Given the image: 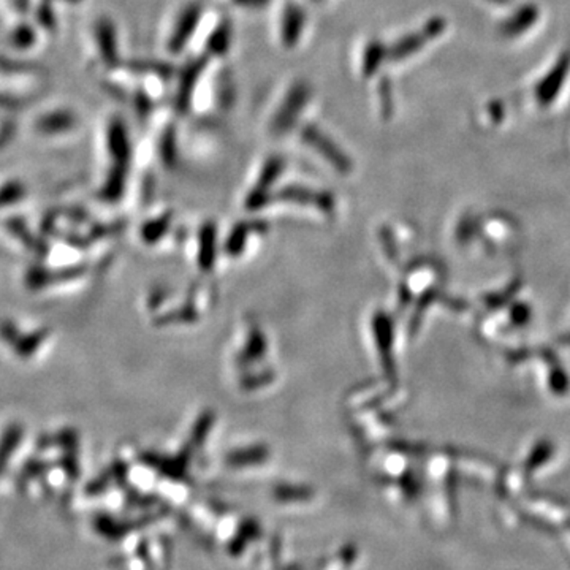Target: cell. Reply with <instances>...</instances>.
<instances>
[{"label": "cell", "instance_id": "10", "mask_svg": "<svg viewBox=\"0 0 570 570\" xmlns=\"http://www.w3.org/2000/svg\"><path fill=\"white\" fill-rule=\"evenodd\" d=\"M235 2L243 7H261L263 4H267L268 0H235Z\"/></svg>", "mask_w": 570, "mask_h": 570}, {"label": "cell", "instance_id": "9", "mask_svg": "<svg viewBox=\"0 0 570 570\" xmlns=\"http://www.w3.org/2000/svg\"><path fill=\"white\" fill-rule=\"evenodd\" d=\"M231 29L229 22H222L214 34L211 36L210 42H208V50L214 52L217 56L224 54L225 51L229 50L230 46Z\"/></svg>", "mask_w": 570, "mask_h": 570}, {"label": "cell", "instance_id": "3", "mask_svg": "<svg viewBox=\"0 0 570 570\" xmlns=\"http://www.w3.org/2000/svg\"><path fill=\"white\" fill-rule=\"evenodd\" d=\"M200 16H202V8H200L198 4L189 5V7L182 12L180 21L176 24L173 36H172V40H170V50L173 51V52H178L184 44H188L189 38L194 34V30L197 29V24H198Z\"/></svg>", "mask_w": 570, "mask_h": 570}, {"label": "cell", "instance_id": "5", "mask_svg": "<svg viewBox=\"0 0 570 570\" xmlns=\"http://www.w3.org/2000/svg\"><path fill=\"white\" fill-rule=\"evenodd\" d=\"M440 29H442V24H440V22H433V24H430L423 32L405 36V38L399 40V42L393 46V50L390 51V58L397 60V59L411 56L412 52H415V50L421 48V46L425 44L426 40H430L431 36H436Z\"/></svg>", "mask_w": 570, "mask_h": 570}, {"label": "cell", "instance_id": "8", "mask_svg": "<svg viewBox=\"0 0 570 570\" xmlns=\"http://www.w3.org/2000/svg\"><path fill=\"white\" fill-rule=\"evenodd\" d=\"M383 56H385V48L382 44L379 42H371L366 46V52L363 58V73L369 76L379 68L381 62H382Z\"/></svg>", "mask_w": 570, "mask_h": 570}, {"label": "cell", "instance_id": "4", "mask_svg": "<svg viewBox=\"0 0 570 570\" xmlns=\"http://www.w3.org/2000/svg\"><path fill=\"white\" fill-rule=\"evenodd\" d=\"M205 62H206L205 59H197L194 62H190L181 75L180 87H178V94H176V107L181 111H188L198 75L205 68Z\"/></svg>", "mask_w": 570, "mask_h": 570}, {"label": "cell", "instance_id": "7", "mask_svg": "<svg viewBox=\"0 0 570 570\" xmlns=\"http://www.w3.org/2000/svg\"><path fill=\"white\" fill-rule=\"evenodd\" d=\"M567 66H569L567 60L559 62V66L556 67L555 70L550 73L549 78L543 80L541 87H539V97H541L542 103H549V101L555 97L556 92L559 91V87L563 84L564 75H566Z\"/></svg>", "mask_w": 570, "mask_h": 570}, {"label": "cell", "instance_id": "6", "mask_svg": "<svg viewBox=\"0 0 570 570\" xmlns=\"http://www.w3.org/2000/svg\"><path fill=\"white\" fill-rule=\"evenodd\" d=\"M304 21L306 16L304 12L296 5H289L284 12V20H282V40L287 46L293 44L300 40V36L303 32Z\"/></svg>", "mask_w": 570, "mask_h": 570}, {"label": "cell", "instance_id": "2", "mask_svg": "<svg viewBox=\"0 0 570 570\" xmlns=\"http://www.w3.org/2000/svg\"><path fill=\"white\" fill-rule=\"evenodd\" d=\"M303 140L308 145L316 148L324 154L326 159L332 160L334 165L341 170L349 168V159L340 151V148L333 143L330 138L326 137L324 132L320 131L316 125H308L303 131Z\"/></svg>", "mask_w": 570, "mask_h": 570}, {"label": "cell", "instance_id": "1", "mask_svg": "<svg viewBox=\"0 0 570 570\" xmlns=\"http://www.w3.org/2000/svg\"><path fill=\"white\" fill-rule=\"evenodd\" d=\"M309 94L310 89L306 83H296L295 86L292 87V91L285 97L281 109L277 111L275 121H273V131L276 133H284V132L289 131L290 127L296 123L306 101L309 100Z\"/></svg>", "mask_w": 570, "mask_h": 570}]
</instances>
